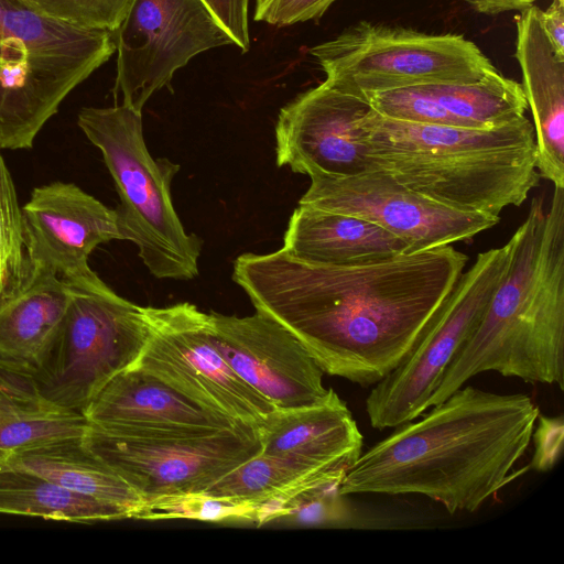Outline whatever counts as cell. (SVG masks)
<instances>
[{
    "mask_svg": "<svg viewBox=\"0 0 564 564\" xmlns=\"http://www.w3.org/2000/svg\"><path fill=\"white\" fill-rule=\"evenodd\" d=\"M243 52L250 48L249 0H203Z\"/></svg>",
    "mask_w": 564,
    "mask_h": 564,
    "instance_id": "cell-32",
    "label": "cell"
},
{
    "mask_svg": "<svg viewBox=\"0 0 564 564\" xmlns=\"http://www.w3.org/2000/svg\"><path fill=\"white\" fill-rule=\"evenodd\" d=\"M508 243V268L427 408L485 371L564 389V188L554 187L547 210L533 197Z\"/></svg>",
    "mask_w": 564,
    "mask_h": 564,
    "instance_id": "cell-3",
    "label": "cell"
},
{
    "mask_svg": "<svg viewBox=\"0 0 564 564\" xmlns=\"http://www.w3.org/2000/svg\"><path fill=\"white\" fill-rule=\"evenodd\" d=\"M43 13L86 30L117 33L134 0H26Z\"/></svg>",
    "mask_w": 564,
    "mask_h": 564,
    "instance_id": "cell-28",
    "label": "cell"
},
{
    "mask_svg": "<svg viewBox=\"0 0 564 564\" xmlns=\"http://www.w3.org/2000/svg\"><path fill=\"white\" fill-rule=\"evenodd\" d=\"M540 10L533 4L517 17L516 58L533 119L538 172L564 188V55L550 42Z\"/></svg>",
    "mask_w": 564,
    "mask_h": 564,
    "instance_id": "cell-18",
    "label": "cell"
},
{
    "mask_svg": "<svg viewBox=\"0 0 564 564\" xmlns=\"http://www.w3.org/2000/svg\"><path fill=\"white\" fill-rule=\"evenodd\" d=\"M0 513L96 523L131 518L129 511L67 490L28 470L0 466Z\"/></svg>",
    "mask_w": 564,
    "mask_h": 564,
    "instance_id": "cell-25",
    "label": "cell"
},
{
    "mask_svg": "<svg viewBox=\"0 0 564 564\" xmlns=\"http://www.w3.org/2000/svg\"><path fill=\"white\" fill-rule=\"evenodd\" d=\"M84 415L90 424L134 436L194 435L243 424L204 409L137 368L116 376Z\"/></svg>",
    "mask_w": 564,
    "mask_h": 564,
    "instance_id": "cell-17",
    "label": "cell"
},
{
    "mask_svg": "<svg viewBox=\"0 0 564 564\" xmlns=\"http://www.w3.org/2000/svg\"><path fill=\"white\" fill-rule=\"evenodd\" d=\"M148 335L145 307L110 288H75L57 335L32 371L51 400L84 414L116 376L135 364Z\"/></svg>",
    "mask_w": 564,
    "mask_h": 564,
    "instance_id": "cell-8",
    "label": "cell"
},
{
    "mask_svg": "<svg viewBox=\"0 0 564 564\" xmlns=\"http://www.w3.org/2000/svg\"><path fill=\"white\" fill-rule=\"evenodd\" d=\"M541 24L557 53L564 55V1L553 0L545 10H540Z\"/></svg>",
    "mask_w": 564,
    "mask_h": 564,
    "instance_id": "cell-33",
    "label": "cell"
},
{
    "mask_svg": "<svg viewBox=\"0 0 564 564\" xmlns=\"http://www.w3.org/2000/svg\"><path fill=\"white\" fill-rule=\"evenodd\" d=\"M22 217L33 270L54 273L83 290L109 288L88 259L97 246L122 240L115 209L74 183L56 181L32 191Z\"/></svg>",
    "mask_w": 564,
    "mask_h": 564,
    "instance_id": "cell-14",
    "label": "cell"
},
{
    "mask_svg": "<svg viewBox=\"0 0 564 564\" xmlns=\"http://www.w3.org/2000/svg\"><path fill=\"white\" fill-rule=\"evenodd\" d=\"M299 205L371 221L403 240L410 252L469 240L499 217L456 209L416 193L380 169L350 176L311 175Z\"/></svg>",
    "mask_w": 564,
    "mask_h": 564,
    "instance_id": "cell-13",
    "label": "cell"
},
{
    "mask_svg": "<svg viewBox=\"0 0 564 564\" xmlns=\"http://www.w3.org/2000/svg\"><path fill=\"white\" fill-rule=\"evenodd\" d=\"M334 470L291 455L258 454L213 482L200 495L249 503L259 523L284 517L290 501L321 482L344 478ZM254 520V519H253Z\"/></svg>",
    "mask_w": 564,
    "mask_h": 564,
    "instance_id": "cell-23",
    "label": "cell"
},
{
    "mask_svg": "<svg viewBox=\"0 0 564 564\" xmlns=\"http://www.w3.org/2000/svg\"><path fill=\"white\" fill-rule=\"evenodd\" d=\"M77 123L101 152L120 197L116 210L122 240L133 242L158 279L192 280L198 274L200 239L187 234L171 195L180 165L153 159L142 129V112L126 105L87 107Z\"/></svg>",
    "mask_w": 564,
    "mask_h": 564,
    "instance_id": "cell-6",
    "label": "cell"
},
{
    "mask_svg": "<svg viewBox=\"0 0 564 564\" xmlns=\"http://www.w3.org/2000/svg\"><path fill=\"white\" fill-rule=\"evenodd\" d=\"M0 466L37 474L67 490L120 507L131 518L144 503L120 475L84 446L82 438L0 455Z\"/></svg>",
    "mask_w": 564,
    "mask_h": 564,
    "instance_id": "cell-24",
    "label": "cell"
},
{
    "mask_svg": "<svg viewBox=\"0 0 564 564\" xmlns=\"http://www.w3.org/2000/svg\"><path fill=\"white\" fill-rule=\"evenodd\" d=\"M341 480L330 479L301 491L290 501L284 517L314 525H344L351 521V511L339 492Z\"/></svg>",
    "mask_w": 564,
    "mask_h": 564,
    "instance_id": "cell-29",
    "label": "cell"
},
{
    "mask_svg": "<svg viewBox=\"0 0 564 564\" xmlns=\"http://www.w3.org/2000/svg\"><path fill=\"white\" fill-rule=\"evenodd\" d=\"M75 286L33 270L30 281L0 303V360L35 370L52 345Z\"/></svg>",
    "mask_w": 564,
    "mask_h": 564,
    "instance_id": "cell-22",
    "label": "cell"
},
{
    "mask_svg": "<svg viewBox=\"0 0 564 564\" xmlns=\"http://www.w3.org/2000/svg\"><path fill=\"white\" fill-rule=\"evenodd\" d=\"M145 315L148 340L131 368L235 422L260 427L275 411L228 365L214 341L207 313L184 302L148 306Z\"/></svg>",
    "mask_w": 564,
    "mask_h": 564,
    "instance_id": "cell-11",
    "label": "cell"
},
{
    "mask_svg": "<svg viewBox=\"0 0 564 564\" xmlns=\"http://www.w3.org/2000/svg\"><path fill=\"white\" fill-rule=\"evenodd\" d=\"M476 12L497 15L509 11H524L534 4L535 0H462Z\"/></svg>",
    "mask_w": 564,
    "mask_h": 564,
    "instance_id": "cell-34",
    "label": "cell"
},
{
    "mask_svg": "<svg viewBox=\"0 0 564 564\" xmlns=\"http://www.w3.org/2000/svg\"><path fill=\"white\" fill-rule=\"evenodd\" d=\"M538 427L532 437L534 453L531 467L539 471H546L554 467L563 447L564 422L563 416H538Z\"/></svg>",
    "mask_w": 564,
    "mask_h": 564,
    "instance_id": "cell-31",
    "label": "cell"
},
{
    "mask_svg": "<svg viewBox=\"0 0 564 564\" xmlns=\"http://www.w3.org/2000/svg\"><path fill=\"white\" fill-rule=\"evenodd\" d=\"M214 341L231 369L275 410L310 406L328 389L323 370L301 340L271 316L209 312Z\"/></svg>",
    "mask_w": 564,
    "mask_h": 564,
    "instance_id": "cell-15",
    "label": "cell"
},
{
    "mask_svg": "<svg viewBox=\"0 0 564 564\" xmlns=\"http://www.w3.org/2000/svg\"><path fill=\"white\" fill-rule=\"evenodd\" d=\"M467 260L447 245L323 265L295 260L281 248L239 256L232 280L256 311L301 340L324 373L368 387L410 355Z\"/></svg>",
    "mask_w": 564,
    "mask_h": 564,
    "instance_id": "cell-1",
    "label": "cell"
},
{
    "mask_svg": "<svg viewBox=\"0 0 564 564\" xmlns=\"http://www.w3.org/2000/svg\"><path fill=\"white\" fill-rule=\"evenodd\" d=\"M509 243L477 256L433 315L410 355L366 399L372 427H397L422 415L442 375L480 322L509 262Z\"/></svg>",
    "mask_w": 564,
    "mask_h": 564,
    "instance_id": "cell-9",
    "label": "cell"
},
{
    "mask_svg": "<svg viewBox=\"0 0 564 564\" xmlns=\"http://www.w3.org/2000/svg\"><path fill=\"white\" fill-rule=\"evenodd\" d=\"M335 0H256L254 21L286 26L321 18Z\"/></svg>",
    "mask_w": 564,
    "mask_h": 564,
    "instance_id": "cell-30",
    "label": "cell"
},
{
    "mask_svg": "<svg viewBox=\"0 0 564 564\" xmlns=\"http://www.w3.org/2000/svg\"><path fill=\"white\" fill-rule=\"evenodd\" d=\"M282 249L295 260L323 265L380 261L410 252L409 246L364 218L299 205Z\"/></svg>",
    "mask_w": 564,
    "mask_h": 564,
    "instance_id": "cell-20",
    "label": "cell"
},
{
    "mask_svg": "<svg viewBox=\"0 0 564 564\" xmlns=\"http://www.w3.org/2000/svg\"><path fill=\"white\" fill-rule=\"evenodd\" d=\"M259 430L261 454L296 456L334 470L347 473L362 451L364 436L333 389L316 404L273 411Z\"/></svg>",
    "mask_w": 564,
    "mask_h": 564,
    "instance_id": "cell-19",
    "label": "cell"
},
{
    "mask_svg": "<svg viewBox=\"0 0 564 564\" xmlns=\"http://www.w3.org/2000/svg\"><path fill=\"white\" fill-rule=\"evenodd\" d=\"M371 109L362 95L326 82L300 94L278 117V166L308 176L337 177L370 170L360 122Z\"/></svg>",
    "mask_w": 564,
    "mask_h": 564,
    "instance_id": "cell-16",
    "label": "cell"
},
{
    "mask_svg": "<svg viewBox=\"0 0 564 564\" xmlns=\"http://www.w3.org/2000/svg\"><path fill=\"white\" fill-rule=\"evenodd\" d=\"M88 422L41 389L33 371L0 360V455L83 438Z\"/></svg>",
    "mask_w": 564,
    "mask_h": 564,
    "instance_id": "cell-21",
    "label": "cell"
},
{
    "mask_svg": "<svg viewBox=\"0 0 564 564\" xmlns=\"http://www.w3.org/2000/svg\"><path fill=\"white\" fill-rule=\"evenodd\" d=\"M253 517L254 510L249 503L197 494L143 503L134 518L148 520L196 519L202 521L243 519L253 521Z\"/></svg>",
    "mask_w": 564,
    "mask_h": 564,
    "instance_id": "cell-27",
    "label": "cell"
},
{
    "mask_svg": "<svg viewBox=\"0 0 564 564\" xmlns=\"http://www.w3.org/2000/svg\"><path fill=\"white\" fill-rule=\"evenodd\" d=\"M235 45L203 0H134L116 33V99L139 112L205 51Z\"/></svg>",
    "mask_w": 564,
    "mask_h": 564,
    "instance_id": "cell-12",
    "label": "cell"
},
{
    "mask_svg": "<svg viewBox=\"0 0 564 564\" xmlns=\"http://www.w3.org/2000/svg\"><path fill=\"white\" fill-rule=\"evenodd\" d=\"M32 275L22 207L11 173L0 156V303L19 292Z\"/></svg>",
    "mask_w": 564,
    "mask_h": 564,
    "instance_id": "cell-26",
    "label": "cell"
},
{
    "mask_svg": "<svg viewBox=\"0 0 564 564\" xmlns=\"http://www.w3.org/2000/svg\"><path fill=\"white\" fill-rule=\"evenodd\" d=\"M311 55L330 86L361 95L438 83H471L495 69L479 47L458 34H427L361 21Z\"/></svg>",
    "mask_w": 564,
    "mask_h": 564,
    "instance_id": "cell-7",
    "label": "cell"
},
{
    "mask_svg": "<svg viewBox=\"0 0 564 564\" xmlns=\"http://www.w3.org/2000/svg\"><path fill=\"white\" fill-rule=\"evenodd\" d=\"M371 169L446 206L499 217L539 185L532 122L524 116L489 128L361 120Z\"/></svg>",
    "mask_w": 564,
    "mask_h": 564,
    "instance_id": "cell-4",
    "label": "cell"
},
{
    "mask_svg": "<svg viewBox=\"0 0 564 564\" xmlns=\"http://www.w3.org/2000/svg\"><path fill=\"white\" fill-rule=\"evenodd\" d=\"M116 52V33L0 0V149H31L66 96Z\"/></svg>",
    "mask_w": 564,
    "mask_h": 564,
    "instance_id": "cell-5",
    "label": "cell"
},
{
    "mask_svg": "<svg viewBox=\"0 0 564 564\" xmlns=\"http://www.w3.org/2000/svg\"><path fill=\"white\" fill-rule=\"evenodd\" d=\"M539 414L527 394L459 388L361 453L339 492L416 494L452 514L475 512L511 480Z\"/></svg>",
    "mask_w": 564,
    "mask_h": 564,
    "instance_id": "cell-2",
    "label": "cell"
},
{
    "mask_svg": "<svg viewBox=\"0 0 564 564\" xmlns=\"http://www.w3.org/2000/svg\"><path fill=\"white\" fill-rule=\"evenodd\" d=\"M84 446L144 500L197 495L261 453L258 426L194 435L134 436L88 423Z\"/></svg>",
    "mask_w": 564,
    "mask_h": 564,
    "instance_id": "cell-10",
    "label": "cell"
}]
</instances>
